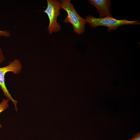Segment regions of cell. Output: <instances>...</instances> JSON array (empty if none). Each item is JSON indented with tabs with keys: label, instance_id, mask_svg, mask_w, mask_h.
Masks as SVG:
<instances>
[{
	"label": "cell",
	"instance_id": "cell-1",
	"mask_svg": "<svg viewBox=\"0 0 140 140\" xmlns=\"http://www.w3.org/2000/svg\"><path fill=\"white\" fill-rule=\"evenodd\" d=\"M61 9L65 10L67 17L63 20L65 23H70L72 25L74 32L80 35L85 32L86 23L85 19L81 17L78 13L70 0H61Z\"/></svg>",
	"mask_w": 140,
	"mask_h": 140
},
{
	"label": "cell",
	"instance_id": "cell-2",
	"mask_svg": "<svg viewBox=\"0 0 140 140\" xmlns=\"http://www.w3.org/2000/svg\"><path fill=\"white\" fill-rule=\"evenodd\" d=\"M86 23L94 29L100 26L108 27L109 32L116 30L119 26L124 25H138L140 23L138 20L129 21L125 19L118 20L112 17L104 18H96L91 15H88L85 18Z\"/></svg>",
	"mask_w": 140,
	"mask_h": 140
},
{
	"label": "cell",
	"instance_id": "cell-3",
	"mask_svg": "<svg viewBox=\"0 0 140 140\" xmlns=\"http://www.w3.org/2000/svg\"><path fill=\"white\" fill-rule=\"evenodd\" d=\"M22 68L21 63L20 60L17 59H15L10 62L7 65L0 67V88L4 95L13 103L16 111L17 110V105L18 101L13 99L9 93L5 83V76L7 73L10 72H12L15 74H18L20 72Z\"/></svg>",
	"mask_w": 140,
	"mask_h": 140
},
{
	"label": "cell",
	"instance_id": "cell-4",
	"mask_svg": "<svg viewBox=\"0 0 140 140\" xmlns=\"http://www.w3.org/2000/svg\"><path fill=\"white\" fill-rule=\"evenodd\" d=\"M47 7L43 12L47 15L49 23L47 30L50 34L53 32H59L61 30L60 25L57 22L58 17L60 16L61 2L58 0H47Z\"/></svg>",
	"mask_w": 140,
	"mask_h": 140
},
{
	"label": "cell",
	"instance_id": "cell-5",
	"mask_svg": "<svg viewBox=\"0 0 140 140\" xmlns=\"http://www.w3.org/2000/svg\"><path fill=\"white\" fill-rule=\"evenodd\" d=\"M88 2L98 10L100 18L112 17L110 11V0H89Z\"/></svg>",
	"mask_w": 140,
	"mask_h": 140
},
{
	"label": "cell",
	"instance_id": "cell-6",
	"mask_svg": "<svg viewBox=\"0 0 140 140\" xmlns=\"http://www.w3.org/2000/svg\"><path fill=\"white\" fill-rule=\"evenodd\" d=\"M9 101L7 99H3L0 103V113L8 108L9 107L8 102ZM2 128V126L0 124V128Z\"/></svg>",
	"mask_w": 140,
	"mask_h": 140
},
{
	"label": "cell",
	"instance_id": "cell-7",
	"mask_svg": "<svg viewBox=\"0 0 140 140\" xmlns=\"http://www.w3.org/2000/svg\"><path fill=\"white\" fill-rule=\"evenodd\" d=\"M10 36V33L9 31L6 30H0V37H8Z\"/></svg>",
	"mask_w": 140,
	"mask_h": 140
},
{
	"label": "cell",
	"instance_id": "cell-8",
	"mask_svg": "<svg viewBox=\"0 0 140 140\" xmlns=\"http://www.w3.org/2000/svg\"><path fill=\"white\" fill-rule=\"evenodd\" d=\"M5 59V57L1 48L0 47V64L3 62Z\"/></svg>",
	"mask_w": 140,
	"mask_h": 140
},
{
	"label": "cell",
	"instance_id": "cell-9",
	"mask_svg": "<svg viewBox=\"0 0 140 140\" xmlns=\"http://www.w3.org/2000/svg\"><path fill=\"white\" fill-rule=\"evenodd\" d=\"M129 140H140V133L139 132L135 135L132 138Z\"/></svg>",
	"mask_w": 140,
	"mask_h": 140
}]
</instances>
